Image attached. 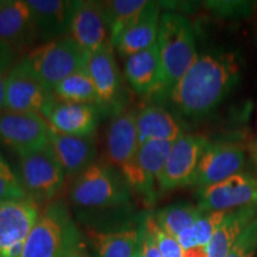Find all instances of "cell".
I'll use <instances>...</instances> for the list:
<instances>
[{
	"instance_id": "ba28073f",
	"label": "cell",
	"mask_w": 257,
	"mask_h": 257,
	"mask_svg": "<svg viewBox=\"0 0 257 257\" xmlns=\"http://www.w3.org/2000/svg\"><path fill=\"white\" fill-rule=\"evenodd\" d=\"M54 93L44 87L19 61L8 72L5 83V110L31 112L42 117L55 104Z\"/></svg>"
},
{
	"instance_id": "5bb4252c",
	"label": "cell",
	"mask_w": 257,
	"mask_h": 257,
	"mask_svg": "<svg viewBox=\"0 0 257 257\" xmlns=\"http://www.w3.org/2000/svg\"><path fill=\"white\" fill-rule=\"evenodd\" d=\"M36 36L37 30L28 2L0 0V42L14 51L29 46Z\"/></svg>"
},
{
	"instance_id": "52a82bcc",
	"label": "cell",
	"mask_w": 257,
	"mask_h": 257,
	"mask_svg": "<svg viewBox=\"0 0 257 257\" xmlns=\"http://www.w3.org/2000/svg\"><path fill=\"white\" fill-rule=\"evenodd\" d=\"M21 175L28 197L47 201L62 188L66 173L49 144L40 152L21 157Z\"/></svg>"
},
{
	"instance_id": "cb8c5ba5",
	"label": "cell",
	"mask_w": 257,
	"mask_h": 257,
	"mask_svg": "<svg viewBox=\"0 0 257 257\" xmlns=\"http://www.w3.org/2000/svg\"><path fill=\"white\" fill-rule=\"evenodd\" d=\"M136 126L140 144L148 141L175 142L184 136L182 128L175 118L159 106H148L138 112Z\"/></svg>"
},
{
	"instance_id": "603a6c76",
	"label": "cell",
	"mask_w": 257,
	"mask_h": 257,
	"mask_svg": "<svg viewBox=\"0 0 257 257\" xmlns=\"http://www.w3.org/2000/svg\"><path fill=\"white\" fill-rule=\"evenodd\" d=\"M257 216V204L227 212L206 246L207 257H226L234 242Z\"/></svg>"
},
{
	"instance_id": "7c38bea8",
	"label": "cell",
	"mask_w": 257,
	"mask_h": 257,
	"mask_svg": "<svg viewBox=\"0 0 257 257\" xmlns=\"http://www.w3.org/2000/svg\"><path fill=\"white\" fill-rule=\"evenodd\" d=\"M198 207L202 212L240 208L257 204V180L236 174L217 184L199 189Z\"/></svg>"
},
{
	"instance_id": "277c9868",
	"label": "cell",
	"mask_w": 257,
	"mask_h": 257,
	"mask_svg": "<svg viewBox=\"0 0 257 257\" xmlns=\"http://www.w3.org/2000/svg\"><path fill=\"white\" fill-rule=\"evenodd\" d=\"M89 54L70 37L59 38L34 48L21 60L44 87L54 88L80 69L86 68Z\"/></svg>"
},
{
	"instance_id": "44dd1931",
	"label": "cell",
	"mask_w": 257,
	"mask_h": 257,
	"mask_svg": "<svg viewBox=\"0 0 257 257\" xmlns=\"http://www.w3.org/2000/svg\"><path fill=\"white\" fill-rule=\"evenodd\" d=\"M34 17L37 35L50 42L69 32L74 2L68 0H27Z\"/></svg>"
},
{
	"instance_id": "1f68e13d",
	"label": "cell",
	"mask_w": 257,
	"mask_h": 257,
	"mask_svg": "<svg viewBox=\"0 0 257 257\" xmlns=\"http://www.w3.org/2000/svg\"><path fill=\"white\" fill-rule=\"evenodd\" d=\"M257 252V216L250 223L231 248L226 257H255Z\"/></svg>"
},
{
	"instance_id": "8fae6325",
	"label": "cell",
	"mask_w": 257,
	"mask_h": 257,
	"mask_svg": "<svg viewBox=\"0 0 257 257\" xmlns=\"http://www.w3.org/2000/svg\"><path fill=\"white\" fill-rule=\"evenodd\" d=\"M207 144L206 138L195 135H184L176 140L173 143L165 168L160 175L161 191H170L181 186L191 185Z\"/></svg>"
},
{
	"instance_id": "f546056e",
	"label": "cell",
	"mask_w": 257,
	"mask_h": 257,
	"mask_svg": "<svg viewBox=\"0 0 257 257\" xmlns=\"http://www.w3.org/2000/svg\"><path fill=\"white\" fill-rule=\"evenodd\" d=\"M225 216H226L225 211L204 212L200 218L192 225V233L199 246L206 248L212 236H213L214 231L219 226Z\"/></svg>"
},
{
	"instance_id": "5b68a950",
	"label": "cell",
	"mask_w": 257,
	"mask_h": 257,
	"mask_svg": "<svg viewBox=\"0 0 257 257\" xmlns=\"http://www.w3.org/2000/svg\"><path fill=\"white\" fill-rule=\"evenodd\" d=\"M69 198L76 206L86 208L121 206L130 199V186L112 167L94 162L75 176Z\"/></svg>"
},
{
	"instance_id": "d4e9b609",
	"label": "cell",
	"mask_w": 257,
	"mask_h": 257,
	"mask_svg": "<svg viewBox=\"0 0 257 257\" xmlns=\"http://www.w3.org/2000/svg\"><path fill=\"white\" fill-rule=\"evenodd\" d=\"M95 257H135L140 246V229L89 233Z\"/></svg>"
},
{
	"instance_id": "4dcf8cb0",
	"label": "cell",
	"mask_w": 257,
	"mask_h": 257,
	"mask_svg": "<svg viewBox=\"0 0 257 257\" xmlns=\"http://www.w3.org/2000/svg\"><path fill=\"white\" fill-rule=\"evenodd\" d=\"M143 223L153 234L162 257H185L184 250L179 244L178 239L161 229L153 216H147L144 218Z\"/></svg>"
},
{
	"instance_id": "f1b7e54d",
	"label": "cell",
	"mask_w": 257,
	"mask_h": 257,
	"mask_svg": "<svg viewBox=\"0 0 257 257\" xmlns=\"http://www.w3.org/2000/svg\"><path fill=\"white\" fill-rule=\"evenodd\" d=\"M29 198L27 192L14 172L0 154V202Z\"/></svg>"
},
{
	"instance_id": "3957f363",
	"label": "cell",
	"mask_w": 257,
	"mask_h": 257,
	"mask_svg": "<svg viewBox=\"0 0 257 257\" xmlns=\"http://www.w3.org/2000/svg\"><path fill=\"white\" fill-rule=\"evenodd\" d=\"M156 43L162 67L161 93L169 94L199 56L191 22L176 12H163Z\"/></svg>"
},
{
	"instance_id": "ac0fdd59",
	"label": "cell",
	"mask_w": 257,
	"mask_h": 257,
	"mask_svg": "<svg viewBox=\"0 0 257 257\" xmlns=\"http://www.w3.org/2000/svg\"><path fill=\"white\" fill-rule=\"evenodd\" d=\"M173 143L167 141H148L138 147L135 159L136 188L149 201L155 198V184L157 182L159 185L160 175L165 168Z\"/></svg>"
},
{
	"instance_id": "30bf717a",
	"label": "cell",
	"mask_w": 257,
	"mask_h": 257,
	"mask_svg": "<svg viewBox=\"0 0 257 257\" xmlns=\"http://www.w3.org/2000/svg\"><path fill=\"white\" fill-rule=\"evenodd\" d=\"M68 34L89 55L112 46L104 4L92 0L74 2Z\"/></svg>"
},
{
	"instance_id": "7a4b0ae2",
	"label": "cell",
	"mask_w": 257,
	"mask_h": 257,
	"mask_svg": "<svg viewBox=\"0 0 257 257\" xmlns=\"http://www.w3.org/2000/svg\"><path fill=\"white\" fill-rule=\"evenodd\" d=\"M83 248L81 233L62 201L50 204L24 244L22 257H73Z\"/></svg>"
},
{
	"instance_id": "d6986e66",
	"label": "cell",
	"mask_w": 257,
	"mask_h": 257,
	"mask_svg": "<svg viewBox=\"0 0 257 257\" xmlns=\"http://www.w3.org/2000/svg\"><path fill=\"white\" fill-rule=\"evenodd\" d=\"M124 73L131 87L140 94L162 92V67L157 43L126 57Z\"/></svg>"
},
{
	"instance_id": "484cf974",
	"label": "cell",
	"mask_w": 257,
	"mask_h": 257,
	"mask_svg": "<svg viewBox=\"0 0 257 257\" xmlns=\"http://www.w3.org/2000/svg\"><path fill=\"white\" fill-rule=\"evenodd\" d=\"M53 93L62 102L83 105L99 104L95 86L86 68L80 69L64 79L54 88Z\"/></svg>"
},
{
	"instance_id": "8992f818",
	"label": "cell",
	"mask_w": 257,
	"mask_h": 257,
	"mask_svg": "<svg viewBox=\"0 0 257 257\" xmlns=\"http://www.w3.org/2000/svg\"><path fill=\"white\" fill-rule=\"evenodd\" d=\"M49 136L50 126L41 114L0 111V143L12 148L21 157L49 146Z\"/></svg>"
},
{
	"instance_id": "4316f807",
	"label": "cell",
	"mask_w": 257,
	"mask_h": 257,
	"mask_svg": "<svg viewBox=\"0 0 257 257\" xmlns=\"http://www.w3.org/2000/svg\"><path fill=\"white\" fill-rule=\"evenodd\" d=\"M147 0H108L102 2L111 32L112 46H115L124 31L134 23L143 9Z\"/></svg>"
},
{
	"instance_id": "d590c367",
	"label": "cell",
	"mask_w": 257,
	"mask_h": 257,
	"mask_svg": "<svg viewBox=\"0 0 257 257\" xmlns=\"http://www.w3.org/2000/svg\"><path fill=\"white\" fill-rule=\"evenodd\" d=\"M80 257H92V256L89 255V253H88L87 251H86L85 248H83V249L81 250V256H80Z\"/></svg>"
},
{
	"instance_id": "836d02e7",
	"label": "cell",
	"mask_w": 257,
	"mask_h": 257,
	"mask_svg": "<svg viewBox=\"0 0 257 257\" xmlns=\"http://www.w3.org/2000/svg\"><path fill=\"white\" fill-rule=\"evenodd\" d=\"M12 51L3 42H0V72H8L12 62Z\"/></svg>"
},
{
	"instance_id": "e0dca14e",
	"label": "cell",
	"mask_w": 257,
	"mask_h": 257,
	"mask_svg": "<svg viewBox=\"0 0 257 257\" xmlns=\"http://www.w3.org/2000/svg\"><path fill=\"white\" fill-rule=\"evenodd\" d=\"M44 119L49 124L50 128L56 133L87 137L95 134L98 111L94 105L56 101L51 106Z\"/></svg>"
},
{
	"instance_id": "ffe728a7",
	"label": "cell",
	"mask_w": 257,
	"mask_h": 257,
	"mask_svg": "<svg viewBox=\"0 0 257 257\" xmlns=\"http://www.w3.org/2000/svg\"><path fill=\"white\" fill-rule=\"evenodd\" d=\"M160 21V5L155 2H149L134 23L124 31L114 47L125 57L153 47L157 42Z\"/></svg>"
},
{
	"instance_id": "9c48e42d",
	"label": "cell",
	"mask_w": 257,
	"mask_h": 257,
	"mask_svg": "<svg viewBox=\"0 0 257 257\" xmlns=\"http://www.w3.org/2000/svg\"><path fill=\"white\" fill-rule=\"evenodd\" d=\"M40 216L36 201L30 198L0 202V257H22Z\"/></svg>"
},
{
	"instance_id": "e575fe53",
	"label": "cell",
	"mask_w": 257,
	"mask_h": 257,
	"mask_svg": "<svg viewBox=\"0 0 257 257\" xmlns=\"http://www.w3.org/2000/svg\"><path fill=\"white\" fill-rule=\"evenodd\" d=\"M8 72H0V111L5 110V83Z\"/></svg>"
},
{
	"instance_id": "83f0119b",
	"label": "cell",
	"mask_w": 257,
	"mask_h": 257,
	"mask_svg": "<svg viewBox=\"0 0 257 257\" xmlns=\"http://www.w3.org/2000/svg\"><path fill=\"white\" fill-rule=\"evenodd\" d=\"M204 213L198 206L191 204H175L157 211L154 219L170 236L178 237L182 231L191 227Z\"/></svg>"
},
{
	"instance_id": "8d00e7d4",
	"label": "cell",
	"mask_w": 257,
	"mask_h": 257,
	"mask_svg": "<svg viewBox=\"0 0 257 257\" xmlns=\"http://www.w3.org/2000/svg\"><path fill=\"white\" fill-rule=\"evenodd\" d=\"M138 248H140V246H138ZM135 257H141V253H140V250H137V252H136V255H135Z\"/></svg>"
},
{
	"instance_id": "9a60e30c",
	"label": "cell",
	"mask_w": 257,
	"mask_h": 257,
	"mask_svg": "<svg viewBox=\"0 0 257 257\" xmlns=\"http://www.w3.org/2000/svg\"><path fill=\"white\" fill-rule=\"evenodd\" d=\"M137 113L123 111L112 119L106 131V154L112 166L121 172L136 159L138 135L136 126Z\"/></svg>"
},
{
	"instance_id": "d6a6232c",
	"label": "cell",
	"mask_w": 257,
	"mask_h": 257,
	"mask_svg": "<svg viewBox=\"0 0 257 257\" xmlns=\"http://www.w3.org/2000/svg\"><path fill=\"white\" fill-rule=\"evenodd\" d=\"M140 253L141 257H162L161 255L159 248H157L155 239H154L153 234L150 233V231L147 229V226L144 223L141 224L140 226Z\"/></svg>"
},
{
	"instance_id": "7402d4cb",
	"label": "cell",
	"mask_w": 257,
	"mask_h": 257,
	"mask_svg": "<svg viewBox=\"0 0 257 257\" xmlns=\"http://www.w3.org/2000/svg\"><path fill=\"white\" fill-rule=\"evenodd\" d=\"M86 70L95 86L99 105H111L114 102L119 91L120 76L114 59L113 46L91 54Z\"/></svg>"
},
{
	"instance_id": "2e32d148",
	"label": "cell",
	"mask_w": 257,
	"mask_h": 257,
	"mask_svg": "<svg viewBox=\"0 0 257 257\" xmlns=\"http://www.w3.org/2000/svg\"><path fill=\"white\" fill-rule=\"evenodd\" d=\"M49 144L66 175L78 176L94 163L96 146L93 136H70L50 128Z\"/></svg>"
},
{
	"instance_id": "6da1fadb",
	"label": "cell",
	"mask_w": 257,
	"mask_h": 257,
	"mask_svg": "<svg viewBox=\"0 0 257 257\" xmlns=\"http://www.w3.org/2000/svg\"><path fill=\"white\" fill-rule=\"evenodd\" d=\"M239 75V62L234 54H202L170 91V100L181 114L201 117L220 104Z\"/></svg>"
},
{
	"instance_id": "4fadbf2b",
	"label": "cell",
	"mask_w": 257,
	"mask_h": 257,
	"mask_svg": "<svg viewBox=\"0 0 257 257\" xmlns=\"http://www.w3.org/2000/svg\"><path fill=\"white\" fill-rule=\"evenodd\" d=\"M245 154L242 147L232 143H208L193 176L191 185L199 188L217 184L243 168Z\"/></svg>"
}]
</instances>
